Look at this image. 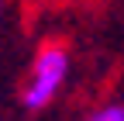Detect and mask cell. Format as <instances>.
I'll use <instances>...</instances> for the list:
<instances>
[{
    "label": "cell",
    "instance_id": "7a4b0ae2",
    "mask_svg": "<svg viewBox=\"0 0 124 121\" xmlns=\"http://www.w3.org/2000/svg\"><path fill=\"white\" fill-rule=\"evenodd\" d=\"M86 121H124V107L121 104H103V107H97Z\"/></svg>",
    "mask_w": 124,
    "mask_h": 121
},
{
    "label": "cell",
    "instance_id": "3957f363",
    "mask_svg": "<svg viewBox=\"0 0 124 121\" xmlns=\"http://www.w3.org/2000/svg\"><path fill=\"white\" fill-rule=\"evenodd\" d=\"M0 14H4V0H0Z\"/></svg>",
    "mask_w": 124,
    "mask_h": 121
},
{
    "label": "cell",
    "instance_id": "6da1fadb",
    "mask_svg": "<svg viewBox=\"0 0 124 121\" xmlns=\"http://www.w3.org/2000/svg\"><path fill=\"white\" fill-rule=\"evenodd\" d=\"M69 76V49L62 42H45L35 62H31V73L21 86V104L28 111H41L55 100V94L62 90Z\"/></svg>",
    "mask_w": 124,
    "mask_h": 121
}]
</instances>
